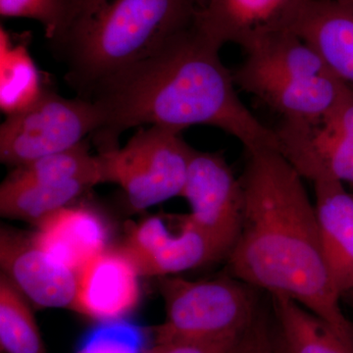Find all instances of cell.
I'll use <instances>...</instances> for the list:
<instances>
[{
	"label": "cell",
	"instance_id": "cell-1",
	"mask_svg": "<svg viewBox=\"0 0 353 353\" xmlns=\"http://www.w3.org/2000/svg\"><path fill=\"white\" fill-rule=\"evenodd\" d=\"M221 48L196 21L152 54L99 83L88 97L103 114V126L94 136L99 152L119 146L121 134L143 125L181 132L205 125L234 137L246 152L277 150L275 130L241 101Z\"/></svg>",
	"mask_w": 353,
	"mask_h": 353
},
{
	"label": "cell",
	"instance_id": "cell-2",
	"mask_svg": "<svg viewBox=\"0 0 353 353\" xmlns=\"http://www.w3.org/2000/svg\"><path fill=\"white\" fill-rule=\"evenodd\" d=\"M243 214L229 275L314 313L353 347V326L330 274L303 176L271 148L246 152Z\"/></svg>",
	"mask_w": 353,
	"mask_h": 353
},
{
	"label": "cell",
	"instance_id": "cell-3",
	"mask_svg": "<svg viewBox=\"0 0 353 353\" xmlns=\"http://www.w3.org/2000/svg\"><path fill=\"white\" fill-rule=\"evenodd\" d=\"M205 0H83L63 36L51 43L67 82L88 99L99 83L152 54L196 23Z\"/></svg>",
	"mask_w": 353,
	"mask_h": 353
},
{
	"label": "cell",
	"instance_id": "cell-4",
	"mask_svg": "<svg viewBox=\"0 0 353 353\" xmlns=\"http://www.w3.org/2000/svg\"><path fill=\"white\" fill-rule=\"evenodd\" d=\"M257 292L231 275L201 281L165 278L166 319L155 329L157 345L241 336L259 312Z\"/></svg>",
	"mask_w": 353,
	"mask_h": 353
},
{
	"label": "cell",
	"instance_id": "cell-5",
	"mask_svg": "<svg viewBox=\"0 0 353 353\" xmlns=\"http://www.w3.org/2000/svg\"><path fill=\"white\" fill-rule=\"evenodd\" d=\"M181 134L168 127H141L123 148L99 152L103 182L119 185L136 211L182 196L194 150Z\"/></svg>",
	"mask_w": 353,
	"mask_h": 353
},
{
	"label": "cell",
	"instance_id": "cell-6",
	"mask_svg": "<svg viewBox=\"0 0 353 353\" xmlns=\"http://www.w3.org/2000/svg\"><path fill=\"white\" fill-rule=\"evenodd\" d=\"M103 126V114L85 97L65 99L46 90L23 112L6 116L0 126V159L14 168L80 145Z\"/></svg>",
	"mask_w": 353,
	"mask_h": 353
},
{
	"label": "cell",
	"instance_id": "cell-7",
	"mask_svg": "<svg viewBox=\"0 0 353 353\" xmlns=\"http://www.w3.org/2000/svg\"><path fill=\"white\" fill-rule=\"evenodd\" d=\"M276 152L305 180L331 176L353 188V88L312 120H283Z\"/></svg>",
	"mask_w": 353,
	"mask_h": 353
},
{
	"label": "cell",
	"instance_id": "cell-8",
	"mask_svg": "<svg viewBox=\"0 0 353 353\" xmlns=\"http://www.w3.org/2000/svg\"><path fill=\"white\" fill-rule=\"evenodd\" d=\"M189 202V217L227 259L240 232L243 190L220 153L194 150L182 196Z\"/></svg>",
	"mask_w": 353,
	"mask_h": 353
},
{
	"label": "cell",
	"instance_id": "cell-9",
	"mask_svg": "<svg viewBox=\"0 0 353 353\" xmlns=\"http://www.w3.org/2000/svg\"><path fill=\"white\" fill-rule=\"evenodd\" d=\"M122 248L141 276L176 275L224 259L188 214L179 216L178 231L161 216L146 218L130 229Z\"/></svg>",
	"mask_w": 353,
	"mask_h": 353
},
{
	"label": "cell",
	"instance_id": "cell-10",
	"mask_svg": "<svg viewBox=\"0 0 353 353\" xmlns=\"http://www.w3.org/2000/svg\"><path fill=\"white\" fill-rule=\"evenodd\" d=\"M0 263L3 275L32 303L75 309L78 273L41 250L32 236L2 230Z\"/></svg>",
	"mask_w": 353,
	"mask_h": 353
},
{
	"label": "cell",
	"instance_id": "cell-11",
	"mask_svg": "<svg viewBox=\"0 0 353 353\" xmlns=\"http://www.w3.org/2000/svg\"><path fill=\"white\" fill-rule=\"evenodd\" d=\"M141 276L123 250H106L78 273L77 312L101 323L124 320L139 299Z\"/></svg>",
	"mask_w": 353,
	"mask_h": 353
},
{
	"label": "cell",
	"instance_id": "cell-12",
	"mask_svg": "<svg viewBox=\"0 0 353 353\" xmlns=\"http://www.w3.org/2000/svg\"><path fill=\"white\" fill-rule=\"evenodd\" d=\"M303 0H205L196 24L215 43L245 48L272 32L290 30Z\"/></svg>",
	"mask_w": 353,
	"mask_h": 353
},
{
	"label": "cell",
	"instance_id": "cell-13",
	"mask_svg": "<svg viewBox=\"0 0 353 353\" xmlns=\"http://www.w3.org/2000/svg\"><path fill=\"white\" fill-rule=\"evenodd\" d=\"M312 183L323 253L343 297L353 290V194L331 176Z\"/></svg>",
	"mask_w": 353,
	"mask_h": 353
},
{
	"label": "cell",
	"instance_id": "cell-14",
	"mask_svg": "<svg viewBox=\"0 0 353 353\" xmlns=\"http://www.w3.org/2000/svg\"><path fill=\"white\" fill-rule=\"evenodd\" d=\"M332 72L353 88V3L303 0L290 26Z\"/></svg>",
	"mask_w": 353,
	"mask_h": 353
},
{
	"label": "cell",
	"instance_id": "cell-15",
	"mask_svg": "<svg viewBox=\"0 0 353 353\" xmlns=\"http://www.w3.org/2000/svg\"><path fill=\"white\" fill-rule=\"evenodd\" d=\"M37 227L32 236L36 245L77 273L108 250V225L92 208L73 204L48 216Z\"/></svg>",
	"mask_w": 353,
	"mask_h": 353
},
{
	"label": "cell",
	"instance_id": "cell-16",
	"mask_svg": "<svg viewBox=\"0 0 353 353\" xmlns=\"http://www.w3.org/2000/svg\"><path fill=\"white\" fill-rule=\"evenodd\" d=\"M243 63L233 72L238 87L264 79L304 78L334 74L317 51L290 30L272 32L245 48Z\"/></svg>",
	"mask_w": 353,
	"mask_h": 353
},
{
	"label": "cell",
	"instance_id": "cell-17",
	"mask_svg": "<svg viewBox=\"0 0 353 353\" xmlns=\"http://www.w3.org/2000/svg\"><path fill=\"white\" fill-rule=\"evenodd\" d=\"M268 104L283 120H312L331 110L350 92L334 74L305 78L264 79L241 87Z\"/></svg>",
	"mask_w": 353,
	"mask_h": 353
},
{
	"label": "cell",
	"instance_id": "cell-18",
	"mask_svg": "<svg viewBox=\"0 0 353 353\" xmlns=\"http://www.w3.org/2000/svg\"><path fill=\"white\" fill-rule=\"evenodd\" d=\"M273 334L279 353H353V347L303 305L271 296Z\"/></svg>",
	"mask_w": 353,
	"mask_h": 353
},
{
	"label": "cell",
	"instance_id": "cell-19",
	"mask_svg": "<svg viewBox=\"0 0 353 353\" xmlns=\"http://www.w3.org/2000/svg\"><path fill=\"white\" fill-rule=\"evenodd\" d=\"M94 187L83 181L38 182L11 173L0 187V212L4 217L28 221L38 226L48 216L75 204Z\"/></svg>",
	"mask_w": 353,
	"mask_h": 353
},
{
	"label": "cell",
	"instance_id": "cell-20",
	"mask_svg": "<svg viewBox=\"0 0 353 353\" xmlns=\"http://www.w3.org/2000/svg\"><path fill=\"white\" fill-rule=\"evenodd\" d=\"M29 39L0 28V108L6 116L32 108L48 90L30 54Z\"/></svg>",
	"mask_w": 353,
	"mask_h": 353
},
{
	"label": "cell",
	"instance_id": "cell-21",
	"mask_svg": "<svg viewBox=\"0 0 353 353\" xmlns=\"http://www.w3.org/2000/svg\"><path fill=\"white\" fill-rule=\"evenodd\" d=\"M12 174L38 182L61 183L83 181L94 185L104 183L99 155L90 152L85 141L70 150L16 167Z\"/></svg>",
	"mask_w": 353,
	"mask_h": 353
},
{
	"label": "cell",
	"instance_id": "cell-22",
	"mask_svg": "<svg viewBox=\"0 0 353 353\" xmlns=\"http://www.w3.org/2000/svg\"><path fill=\"white\" fill-rule=\"evenodd\" d=\"M22 294L0 279V347L6 353H46L36 319Z\"/></svg>",
	"mask_w": 353,
	"mask_h": 353
},
{
	"label": "cell",
	"instance_id": "cell-23",
	"mask_svg": "<svg viewBox=\"0 0 353 353\" xmlns=\"http://www.w3.org/2000/svg\"><path fill=\"white\" fill-rule=\"evenodd\" d=\"M83 0H0L2 18H27L43 26L51 43L63 36Z\"/></svg>",
	"mask_w": 353,
	"mask_h": 353
},
{
	"label": "cell",
	"instance_id": "cell-24",
	"mask_svg": "<svg viewBox=\"0 0 353 353\" xmlns=\"http://www.w3.org/2000/svg\"><path fill=\"white\" fill-rule=\"evenodd\" d=\"M143 330L125 320L101 323L85 336L77 353H143Z\"/></svg>",
	"mask_w": 353,
	"mask_h": 353
},
{
	"label": "cell",
	"instance_id": "cell-25",
	"mask_svg": "<svg viewBox=\"0 0 353 353\" xmlns=\"http://www.w3.org/2000/svg\"><path fill=\"white\" fill-rule=\"evenodd\" d=\"M230 353H277L273 326L263 309L259 308L252 324Z\"/></svg>",
	"mask_w": 353,
	"mask_h": 353
},
{
	"label": "cell",
	"instance_id": "cell-26",
	"mask_svg": "<svg viewBox=\"0 0 353 353\" xmlns=\"http://www.w3.org/2000/svg\"><path fill=\"white\" fill-rule=\"evenodd\" d=\"M241 336L165 343L157 345L150 353H230Z\"/></svg>",
	"mask_w": 353,
	"mask_h": 353
},
{
	"label": "cell",
	"instance_id": "cell-27",
	"mask_svg": "<svg viewBox=\"0 0 353 353\" xmlns=\"http://www.w3.org/2000/svg\"><path fill=\"white\" fill-rule=\"evenodd\" d=\"M348 297V299L350 301V303H352V306L353 307V290L352 292H348V294H345Z\"/></svg>",
	"mask_w": 353,
	"mask_h": 353
},
{
	"label": "cell",
	"instance_id": "cell-28",
	"mask_svg": "<svg viewBox=\"0 0 353 353\" xmlns=\"http://www.w3.org/2000/svg\"><path fill=\"white\" fill-rule=\"evenodd\" d=\"M339 2H345V3H353V0H336Z\"/></svg>",
	"mask_w": 353,
	"mask_h": 353
},
{
	"label": "cell",
	"instance_id": "cell-29",
	"mask_svg": "<svg viewBox=\"0 0 353 353\" xmlns=\"http://www.w3.org/2000/svg\"><path fill=\"white\" fill-rule=\"evenodd\" d=\"M275 347H276V345H275ZM276 350H277V348H276ZM277 353H279V352H278V350H277Z\"/></svg>",
	"mask_w": 353,
	"mask_h": 353
}]
</instances>
